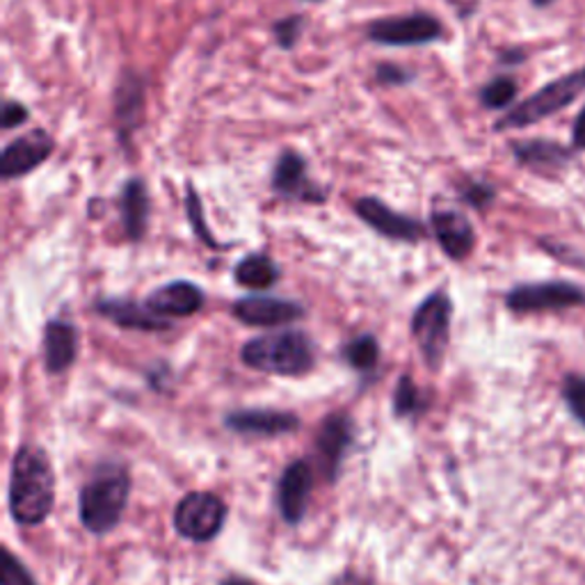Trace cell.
<instances>
[{
  "label": "cell",
  "instance_id": "cell-1",
  "mask_svg": "<svg viewBox=\"0 0 585 585\" xmlns=\"http://www.w3.org/2000/svg\"><path fill=\"white\" fill-rule=\"evenodd\" d=\"M55 503V476L48 455L37 446H21L12 462L10 512L21 527H37Z\"/></svg>",
  "mask_w": 585,
  "mask_h": 585
},
{
  "label": "cell",
  "instance_id": "cell-2",
  "mask_svg": "<svg viewBox=\"0 0 585 585\" xmlns=\"http://www.w3.org/2000/svg\"><path fill=\"white\" fill-rule=\"evenodd\" d=\"M131 497V476L124 467L104 465L80 489V521L83 527L106 535L121 521Z\"/></svg>",
  "mask_w": 585,
  "mask_h": 585
},
{
  "label": "cell",
  "instance_id": "cell-3",
  "mask_svg": "<svg viewBox=\"0 0 585 585\" xmlns=\"http://www.w3.org/2000/svg\"><path fill=\"white\" fill-rule=\"evenodd\" d=\"M242 361L254 371L274 376H304L314 368V346L302 332H280L252 338L242 346Z\"/></svg>",
  "mask_w": 585,
  "mask_h": 585
},
{
  "label": "cell",
  "instance_id": "cell-4",
  "mask_svg": "<svg viewBox=\"0 0 585 585\" xmlns=\"http://www.w3.org/2000/svg\"><path fill=\"white\" fill-rule=\"evenodd\" d=\"M583 89H585V69L574 72L561 80H556V83H549L546 87L535 91L531 99H527L523 104H519L514 110H510L499 121L497 129L508 131V129L531 127V124H535V121H542L549 115L570 106Z\"/></svg>",
  "mask_w": 585,
  "mask_h": 585
},
{
  "label": "cell",
  "instance_id": "cell-5",
  "mask_svg": "<svg viewBox=\"0 0 585 585\" xmlns=\"http://www.w3.org/2000/svg\"><path fill=\"white\" fill-rule=\"evenodd\" d=\"M453 304L444 293L425 297L412 318V332L425 364L437 371L444 361L451 336Z\"/></svg>",
  "mask_w": 585,
  "mask_h": 585
},
{
  "label": "cell",
  "instance_id": "cell-6",
  "mask_svg": "<svg viewBox=\"0 0 585 585\" xmlns=\"http://www.w3.org/2000/svg\"><path fill=\"white\" fill-rule=\"evenodd\" d=\"M227 506L223 499L208 491H193L183 497L174 512V527L178 535L193 542H208L225 527Z\"/></svg>",
  "mask_w": 585,
  "mask_h": 585
},
{
  "label": "cell",
  "instance_id": "cell-7",
  "mask_svg": "<svg viewBox=\"0 0 585 585\" xmlns=\"http://www.w3.org/2000/svg\"><path fill=\"white\" fill-rule=\"evenodd\" d=\"M442 23L425 12L378 19L366 28V37L382 46H423L442 37Z\"/></svg>",
  "mask_w": 585,
  "mask_h": 585
},
{
  "label": "cell",
  "instance_id": "cell-8",
  "mask_svg": "<svg viewBox=\"0 0 585 585\" xmlns=\"http://www.w3.org/2000/svg\"><path fill=\"white\" fill-rule=\"evenodd\" d=\"M55 149L53 138L46 131H30L17 140H12L0 156V174L6 181L25 176L37 170Z\"/></svg>",
  "mask_w": 585,
  "mask_h": 585
},
{
  "label": "cell",
  "instance_id": "cell-9",
  "mask_svg": "<svg viewBox=\"0 0 585 585\" xmlns=\"http://www.w3.org/2000/svg\"><path fill=\"white\" fill-rule=\"evenodd\" d=\"M272 191L282 197L302 199L306 204L325 202V193L306 176V161L293 149L282 151V156L277 159L272 170Z\"/></svg>",
  "mask_w": 585,
  "mask_h": 585
},
{
  "label": "cell",
  "instance_id": "cell-10",
  "mask_svg": "<svg viewBox=\"0 0 585 585\" xmlns=\"http://www.w3.org/2000/svg\"><path fill=\"white\" fill-rule=\"evenodd\" d=\"M355 210L359 218L373 227L378 234L391 238V240H403V242H419L423 238V227L408 218V215H400L393 208H389L384 202L376 197H361L355 204Z\"/></svg>",
  "mask_w": 585,
  "mask_h": 585
},
{
  "label": "cell",
  "instance_id": "cell-11",
  "mask_svg": "<svg viewBox=\"0 0 585 585\" xmlns=\"http://www.w3.org/2000/svg\"><path fill=\"white\" fill-rule=\"evenodd\" d=\"M314 487V472L306 459H297L286 467L280 487H277V503L280 512L289 523H300L306 508H310V497Z\"/></svg>",
  "mask_w": 585,
  "mask_h": 585
},
{
  "label": "cell",
  "instance_id": "cell-12",
  "mask_svg": "<svg viewBox=\"0 0 585 585\" xmlns=\"http://www.w3.org/2000/svg\"><path fill=\"white\" fill-rule=\"evenodd\" d=\"M234 316L242 321L245 325H257V327H274V325H286L304 316V306H300L293 300H282V297H242L234 304Z\"/></svg>",
  "mask_w": 585,
  "mask_h": 585
},
{
  "label": "cell",
  "instance_id": "cell-13",
  "mask_svg": "<svg viewBox=\"0 0 585 585\" xmlns=\"http://www.w3.org/2000/svg\"><path fill=\"white\" fill-rule=\"evenodd\" d=\"M585 295L570 284H533L519 286L508 295V306L512 312H546L563 310V306L581 304Z\"/></svg>",
  "mask_w": 585,
  "mask_h": 585
},
{
  "label": "cell",
  "instance_id": "cell-14",
  "mask_svg": "<svg viewBox=\"0 0 585 585\" xmlns=\"http://www.w3.org/2000/svg\"><path fill=\"white\" fill-rule=\"evenodd\" d=\"M227 427L238 435L250 437H282L295 433L300 425L297 416L291 412H277V410H240L227 416Z\"/></svg>",
  "mask_w": 585,
  "mask_h": 585
},
{
  "label": "cell",
  "instance_id": "cell-15",
  "mask_svg": "<svg viewBox=\"0 0 585 585\" xmlns=\"http://www.w3.org/2000/svg\"><path fill=\"white\" fill-rule=\"evenodd\" d=\"M204 304V293L193 282H172L153 291L147 306L163 318H188L197 314Z\"/></svg>",
  "mask_w": 585,
  "mask_h": 585
},
{
  "label": "cell",
  "instance_id": "cell-16",
  "mask_svg": "<svg viewBox=\"0 0 585 585\" xmlns=\"http://www.w3.org/2000/svg\"><path fill=\"white\" fill-rule=\"evenodd\" d=\"M433 229L435 236L442 245V250L455 259L462 261L467 259L474 250L476 234L472 223L465 218V215L457 210H435L433 213Z\"/></svg>",
  "mask_w": 585,
  "mask_h": 585
},
{
  "label": "cell",
  "instance_id": "cell-17",
  "mask_svg": "<svg viewBox=\"0 0 585 585\" xmlns=\"http://www.w3.org/2000/svg\"><path fill=\"white\" fill-rule=\"evenodd\" d=\"M353 442V421L346 414H332L325 419L318 440H316V451L323 462L325 476L334 478L338 467H342V459Z\"/></svg>",
  "mask_w": 585,
  "mask_h": 585
},
{
  "label": "cell",
  "instance_id": "cell-18",
  "mask_svg": "<svg viewBox=\"0 0 585 585\" xmlns=\"http://www.w3.org/2000/svg\"><path fill=\"white\" fill-rule=\"evenodd\" d=\"M78 355V329L65 321H51L44 332V364L46 371L65 373Z\"/></svg>",
  "mask_w": 585,
  "mask_h": 585
},
{
  "label": "cell",
  "instance_id": "cell-19",
  "mask_svg": "<svg viewBox=\"0 0 585 585\" xmlns=\"http://www.w3.org/2000/svg\"><path fill=\"white\" fill-rule=\"evenodd\" d=\"M97 310H99V314H104L112 323H117L121 327H129V329L156 332V329L170 327V323L163 321V316L153 314L149 306H140L133 300H117V297L101 300L97 304Z\"/></svg>",
  "mask_w": 585,
  "mask_h": 585
},
{
  "label": "cell",
  "instance_id": "cell-20",
  "mask_svg": "<svg viewBox=\"0 0 585 585\" xmlns=\"http://www.w3.org/2000/svg\"><path fill=\"white\" fill-rule=\"evenodd\" d=\"M142 108H144V85L138 76L127 74L121 78L115 95V119L121 140H127V136L136 131L138 121L142 119Z\"/></svg>",
  "mask_w": 585,
  "mask_h": 585
},
{
  "label": "cell",
  "instance_id": "cell-21",
  "mask_svg": "<svg viewBox=\"0 0 585 585\" xmlns=\"http://www.w3.org/2000/svg\"><path fill=\"white\" fill-rule=\"evenodd\" d=\"M121 223H124L127 236L138 242L142 240L149 223V195L144 183L140 178L127 181L124 191H121Z\"/></svg>",
  "mask_w": 585,
  "mask_h": 585
},
{
  "label": "cell",
  "instance_id": "cell-22",
  "mask_svg": "<svg viewBox=\"0 0 585 585\" xmlns=\"http://www.w3.org/2000/svg\"><path fill=\"white\" fill-rule=\"evenodd\" d=\"M280 280V268L266 254H250L236 266V282L245 289H270Z\"/></svg>",
  "mask_w": 585,
  "mask_h": 585
},
{
  "label": "cell",
  "instance_id": "cell-23",
  "mask_svg": "<svg viewBox=\"0 0 585 585\" xmlns=\"http://www.w3.org/2000/svg\"><path fill=\"white\" fill-rule=\"evenodd\" d=\"M514 156L519 163L529 167H559L567 161V151L553 142H521L514 144Z\"/></svg>",
  "mask_w": 585,
  "mask_h": 585
},
{
  "label": "cell",
  "instance_id": "cell-24",
  "mask_svg": "<svg viewBox=\"0 0 585 585\" xmlns=\"http://www.w3.org/2000/svg\"><path fill=\"white\" fill-rule=\"evenodd\" d=\"M344 357L353 368H357V371H371L380 359V346L373 336L364 334L344 348Z\"/></svg>",
  "mask_w": 585,
  "mask_h": 585
},
{
  "label": "cell",
  "instance_id": "cell-25",
  "mask_svg": "<svg viewBox=\"0 0 585 585\" xmlns=\"http://www.w3.org/2000/svg\"><path fill=\"white\" fill-rule=\"evenodd\" d=\"M517 97V83L512 78H495L489 85L483 87L480 91V99L487 108L491 110H499L512 104V99Z\"/></svg>",
  "mask_w": 585,
  "mask_h": 585
},
{
  "label": "cell",
  "instance_id": "cell-26",
  "mask_svg": "<svg viewBox=\"0 0 585 585\" xmlns=\"http://www.w3.org/2000/svg\"><path fill=\"white\" fill-rule=\"evenodd\" d=\"M186 210H188V220H191L195 234L208 245V248L218 250L220 245H218V240H215V238L210 236V231H208V225H206V218H204V204H202V199H199V195H197V191H195L193 186H188Z\"/></svg>",
  "mask_w": 585,
  "mask_h": 585
},
{
  "label": "cell",
  "instance_id": "cell-27",
  "mask_svg": "<svg viewBox=\"0 0 585 585\" xmlns=\"http://www.w3.org/2000/svg\"><path fill=\"white\" fill-rule=\"evenodd\" d=\"M421 408V396L410 376H403L398 380L396 393H393V410L398 416H408L414 414Z\"/></svg>",
  "mask_w": 585,
  "mask_h": 585
},
{
  "label": "cell",
  "instance_id": "cell-28",
  "mask_svg": "<svg viewBox=\"0 0 585 585\" xmlns=\"http://www.w3.org/2000/svg\"><path fill=\"white\" fill-rule=\"evenodd\" d=\"M0 585H37L25 565L10 549H3V567H0Z\"/></svg>",
  "mask_w": 585,
  "mask_h": 585
},
{
  "label": "cell",
  "instance_id": "cell-29",
  "mask_svg": "<svg viewBox=\"0 0 585 585\" xmlns=\"http://www.w3.org/2000/svg\"><path fill=\"white\" fill-rule=\"evenodd\" d=\"M302 28H304V21L302 17H286V19H280L274 25H272V35H274V42L280 44L282 48H293L302 35Z\"/></svg>",
  "mask_w": 585,
  "mask_h": 585
},
{
  "label": "cell",
  "instance_id": "cell-30",
  "mask_svg": "<svg viewBox=\"0 0 585 585\" xmlns=\"http://www.w3.org/2000/svg\"><path fill=\"white\" fill-rule=\"evenodd\" d=\"M565 400L574 416L585 425V380L583 378H567L565 382Z\"/></svg>",
  "mask_w": 585,
  "mask_h": 585
},
{
  "label": "cell",
  "instance_id": "cell-31",
  "mask_svg": "<svg viewBox=\"0 0 585 585\" xmlns=\"http://www.w3.org/2000/svg\"><path fill=\"white\" fill-rule=\"evenodd\" d=\"M28 121V108L19 101H8L3 108V129H19Z\"/></svg>",
  "mask_w": 585,
  "mask_h": 585
},
{
  "label": "cell",
  "instance_id": "cell-32",
  "mask_svg": "<svg viewBox=\"0 0 585 585\" xmlns=\"http://www.w3.org/2000/svg\"><path fill=\"white\" fill-rule=\"evenodd\" d=\"M414 76L410 72H405L403 67H396V65H380L378 67V80L384 85H405Z\"/></svg>",
  "mask_w": 585,
  "mask_h": 585
},
{
  "label": "cell",
  "instance_id": "cell-33",
  "mask_svg": "<svg viewBox=\"0 0 585 585\" xmlns=\"http://www.w3.org/2000/svg\"><path fill=\"white\" fill-rule=\"evenodd\" d=\"M491 197H495V191L485 186V183H472V186L465 191V199L476 208L487 206L491 202Z\"/></svg>",
  "mask_w": 585,
  "mask_h": 585
},
{
  "label": "cell",
  "instance_id": "cell-34",
  "mask_svg": "<svg viewBox=\"0 0 585 585\" xmlns=\"http://www.w3.org/2000/svg\"><path fill=\"white\" fill-rule=\"evenodd\" d=\"M572 142L576 149H585V108L581 110L576 124H574V133H572Z\"/></svg>",
  "mask_w": 585,
  "mask_h": 585
},
{
  "label": "cell",
  "instance_id": "cell-35",
  "mask_svg": "<svg viewBox=\"0 0 585 585\" xmlns=\"http://www.w3.org/2000/svg\"><path fill=\"white\" fill-rule=\"evenodd\" d=\"M223 585H257V583H252V581H248V578H240V576H234V578H227Z\"/></svg>",
  "mask_w": 585,
  "mask_h": 585
},
{
  "label": "cell",
  "instance_id": "cell-36",
  "mask_svg": "<svg viewBox=\"0 0 585 585\" xmlns=\"http://www.w3.org/2000/svg\"><path fill=\"white\" fill-rule=\"evenodd\" d=\"M533 3H535L538 8H546V6H551V3H553V0H533Z\"/></svg>",
  "mask_w": 585,
  "mask_h": 585
},
{
  "label": "cell",
  "instance_id": "cell-37",
  "mask_svg": "<svg viewBox=\"0 0 585 585\" xmlns=\"http://www.w3.org/2000/svg\"><path fill=\"white\" fill-rule=\"evenodd\" d=\"M314 3H321V0H314Z\"/></svg>",
  "mask_w": 585,
  "mask_h": 585
}]
</instances>
